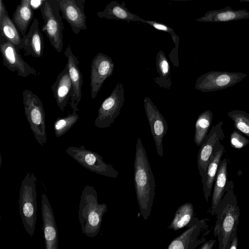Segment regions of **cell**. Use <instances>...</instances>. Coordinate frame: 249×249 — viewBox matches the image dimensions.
Instances as JSON below:
<instances>
[{
    "instance_id": "3957f363",
    "label": "cell",
    "mask_w": 249,
    "mask_h": 249,
    "mask_svg": "<svg viewBox=\"0 0 249 249\" xmlns=\"http://www.w3.org/2000/svg\"><path fill=\"white\" fill-rule=\"evenodd\" d=\"M107 210L105 203H98L96 190L87 184L80 196L78 211L82 233L89 237H95L100 231L103 215Z\"/></svg>"
},
{
    "instance_id": "d4e9b609",
    "label": "cell",
    "mask_w": 249,
    "mask_h": 249,
    "mask_svg": "<svg viewBox=\"0 0 249 249\" xmlns=\"http://www.w3.org/2000/svg\"><path fill=\"white\" fill-rule=\"evenodd\" d=\"M198 218L194 216V209L190 202L183 204L177 210L174 217L167 229L177 231L184 227L192 226Z\"/></svg>"
},
{
    "instance_id": "4316f807",
    "label": "cell",
    "mask_w": 249,
    "mask_h": 249,
    "mask_svg": "<svg viewBox=\"0 0 249 249\" xmlns=\"http://www.w3.org/2000/svg\"><path fill=\"white\" fill-rule=\"evenodd\" d=\"M156 66L158 76L153 79L154 82L161 88L170 89L172 85L170 65L162 51L157 53Z\"/></svg>"
},
{
    "instance_id": "9c48e42d",
    "label": "cell",
    "mask_w": 249,
    "mask_h": 249,
    "mask_svg": "<svg viewBox=\"0 0 249 249\" xmlns=\"http://www.w3.org/2000/svg\"><path fill=\"white\" fill-rule=\"evenodd\" d=\"M0 50L2 57V64L10 71L12 72L17 71L18 75L22 77L39 74L38 71L24 60L19 50L1 36Z\"/></svg>"
},
{
    "instance_id": "603a6c76",
    "label": "cell",
    "mask_w": 249,
    "mask_h": 249,
    "mask_svg": "<svg viewBox=\"0 0 249 249\" xmlns=\"http://www.w3.org/2000/svg\"><path fill=\"white\" fill-rule=\"evenodd\" d=\"M224 152V147L220 142L208 164L205 176L201 179L204 196L207 202H208L211 196L216 175Z\"/></svg>"
},
{
    "instance_id": "30bf717a",
    "label": "cell",
    "mask_w": 249,
    "mask_h": 249,
    "mask_svg": "<svg viewBox=\"0 0 249 249\" xmlns=\"http://www.w3.org/2000/svg\"><path fill=\"white\" fill-rule=\"evenodd\" d=\"M223 122L213 125L204 139L199 150L197 158V165L199 173L203 178L208 164L213 158L218 145L224 138L222 129Z\"/></svg>"
},
{
    "instance_id": "8fae6325",
    "label": "cell",
    "mask_w": 249,
    "mask_h": 249,
    "mask_svg": "<svg viewBox=\"0 0 249 249\" xmlns=\"http://www.w3.org/2000/svg\"><path fill=\"white\" fill-rule=\"evenodd\" d=\"M143 103L157 152L159 156L162 157L163 154L162 141L168 129L167 123L149 97L144 98Z\"/></svg>"
},
{
    "instance_id": "83f0119b",
    "label": "cell",
    "mask_w": 249,
    "mask_h": 249,
    "mask_svg": "<svg viewBox=\"0 0 249 249\" xmlns=\"http://www.w3.org/2000/svg\"><path fill=\"white\" fill-rule=\"evenodd\" d=\"M213 114L211 110H207L199 114L195 124L194 141L196 145L200 146L208 133Z\"/></svg>"
},
{
    "instance_id": "4dcf8cb0",
    "label": "cell",
    "mask_w": 249,
    "mask_h": 249,
    "mask_svg": "<svg viewBox=\"0 0 249 249\" xmlns=\"http://www.w3.org/2000/svg\"><path fill=\"white\" fill-rule=\"evenodd\" d=\"M142 22L144 24H148L158 30L169 33L172 36L175 44H178L179 38V36L177 35L174 30L172 28L166 24L155 20H145L144 19H142Z\"/></svg>"
},
{
    "instance_id": "2e32d148",
    "label": "cell",
    "mask_w": 249,
    "mask_h": 249,
    "mask_svg": "<svg viewBox=\"0 0 249 249\" xmlns=\"http://www.w3.org/2000/svg\"><path fill=\"white\" fill-rule=\"evenodd\" d=\"M64 54L67 58V64L72 85L70 104L72 112H76L78 110V106L82 97L83 76L78 67L79 61L78 58L72 53L69 45L64 52Z\"/></svg>"
},
{
    "instance_id": "484cf974",
    "label": "cell",
    "mask_w": 249,
    "mask_h": 249,
    "mask_svg": "<svg viewBox=\"0 0 249 249\" xmlns=\"http://www.w3.org/2000/svg\"><path fill=\"white\" fill-rule=\"evenodd\" d=\"M33 18V10L31 0H21L13 14V21L22 37L26 35Z\"/></svg>"
},
{
    "instance_id": "8992f818",
    "label": "cell",
    "mask_w": 249,
    "mask_h": 249,
    "mask_svg": "<svg viewBox=\"0 0 249 249\" xmlns=\"http://www.w3.org/2000/svg\"><path fill=\"white\" fill-rule=\"evenodd\" d=\"M66 153L80 165L90 171L109 178H117L119 172L111 164L106 163L97 153L80 147L70 146Z\"/></svg>"
},
{
    "instance_id": "7a4b0ae2",
    "label": "cell",
    "mask_w": 249,
    "mask_h": 249,
    "mask_svg": "<svg viewBox=\"0 0 249 249\" xmlns=\"http://www.w3.org/2000/svg\"><path fill=\"white\" fill-rule=\"evenodd\" d=\"M232 181L229 182L225 192L216 211V220L213 235L217 237L218 249H229L230 243L237 234L240 209Z\"/></svg>"
},
{
    "instance_id": "836d02e7",
    "label": "cell",
    "mask_w": 249,
    "mask_h": 249,
    "mask_svg": "<svg viewBox=\"0 0 249 249\" xmlns=\"http://www.w3.org/2000/svg\"><path fill=\"white\" fill-rule=\"evenodd\" d=\"M238 247V237L237 234L232 238L229 247V249H236Z\"/></svg>"
},
{
    "instance_id": "277c9868",
    "label": "cell",
    "mask_w": 249,
    "mask_h": 249,
    "mask_svg": "<svg viewBox=\"0 0 249 249\" xmlns=\"http://www.w3.org/2000/svg\"><path fill=\"white\" fill-rule=\"evenodd\" d=\"M36 179L34 173H27L21 183L18 199L23 226L31 237L35 233L36 222Z\"/></svg>"
},
{
    "instance_id": "d6a6232c",
    "label": "cell",
    "mask_w": 249,
    "mask_h": 249,
    "mask_svg": "<svg viewBox=\"0 0 249 249\" xmlns=\"http://www.w3.org/2000/svg\"><path fill=\"white\" fill-rule=\"evenodd\" d=\"M216 243V240L211 239L204 242L199 248V249H212Z\"/></svg>"
},
{
    "instance_id": "1f68e13d",
    "label": "cell",
    "mask_w": 249,
    "mask_h": 249,
    "mask_svg": "<svg viewBox=\"0 0 249 249\" xmlns=\"http://www.w3.org/2000/svg\"><path fill=\"white\" fill-rule=\"evenodd\" d=\"M231 146L235 149H241L249 143V140L236 130L233 131L230 137Z\"/></svg>"
},
{
    "instance_id": "e575fe53",
    "label": "cell",
    "mask_w": 249,
    "mask_h": 249,
    "mask_svg": "<svg viewBox=\"0 0 249 249\" xmlns=\"http://www.w3.org/2000/svg\"><path fill=\"white\" fill-rule=\"evenodd\" d=\"M240 2H249V0H239Z\"/></svg>"
},
{
    "instance_id": "e0dca14e",
    "label": "cell",
    "mask_w": 249,
    "mask_h": 249,
    "mask_svg": "<svg viewBox=\"0 0 249 249\" xmlns=\"http://www.w3.org/2000/svg\"><path fill=\"white\" fill-rule=\"evenodd\" d=\"M51 89L58 107L61 111H64L70 100L72 89L67 64L58 74Z\"/></svg>"
},
{
    "instance_id": "d590c367",
    "label": "cell",
    "mask_w": 249,
    "mask_h": 249,
    "mask_svg": "<svg viewBox=\"0 0 249 249\" xmlns=\"http://www.w3.org/2000/svg\"><path fill=\"white\" fill-rule=\"evenodd\" d=\"M175 1H188V0H171Z\"/></svg>"
},
{
    "instance_id": "cb8c5ba5",
    "label": "cell",
    "mask_w": 249,
    "mask_h": 249,
    "mask_svg": "<svg viewBox=\"0 0 249 249\" xmlns=\"http://www.w3.org/2000/svg\"><path fill=\"white\" fill-rule=\"evenodd\" d=\"M100 18L108 19L121 20L129 21L142 22V18L129 11L124 5L116 0L111 1L107 5L103 11L97 13Z\"/></svg>"
},
{
    "instance_id": "f546056e",
    "label": "cell",
    "mask_w": 249,
    "mask_h": 249,
    "mask_svg": "<svg viewBox=\"0 0 249 249\" xmlns=\"http://www.w3.org/2000/svg\"><path fill=\"white\" fill-rule=\"evenodd\" d=\"M227 115L233 121L235 128L249 137V114L243 110H233Z\"/></svg>"
},
{
    "instance_id": "7c38bea8",
    "label": "cell",
    "mask_w": 249,
    "mask_h": 249,
    "mask_svg": "<svg viewBox=\"0 0 249 249\" xmlns=\"http://www.w3.org/2000/svg\"><path fill=\"white\" fill-rule=\"evenodd\" d=\"M205 219L199 220L180 235L174 238L168 249H195L205 242V236L209 232Z\"/></svg>"
},
{
    "instance_id": "7402d4cb",
    "label": "cell",
    "mask_w": 249,
    "mask_h": 249,
    "mask_svg": "<svg viewBox=\"0 0 249 249\" xmlns=\"http://www.w3.org/2000/svg\"><path fill=\"white\" fill-rule=\"evenodd\" d=\"M0 32L1 36L12 43L19 50H22V37L15 23L10 19L3 0H0Z\"/></svg>"
},
{
    "instance_id": "5b68a950",
    "label": "cell",
    "mask_w": 249,
    "mask_h": 249,
    "mask_svg": "<svg viewBox=\"0 0 249 249\" xmlns=\"http://www.w3.org/2000/svg\"><path fill=\"white\" fill-rule=\"evenodd\" d=\"M24 113L37 142L43 146L47 142L45 113L40 98L32 91L22 92Z\"/></svg>"
},
{
    "instance_id": "ffe728a7",
    "label": "cell",
    "mask_w": 249,
    "mask_h": 249,
    "mask_svg": "<svg viewBox=\"0 0 249 249\" xmlns=\"http://www.w3.org/2000/svg\"><path fill=\"white\" fill-rule=\"evenodd\" d=\"M227 164V160L225 158L221 160L218 166L214 181L212 205L208 211L212 215H216L218 206L229 187Z\"/></svg>"
},
{
    "instance_id": "6da1fadb",
    "label": "cell",
    "mask_w": 249,
    "mask_h": 249,
    "mask_svg": "<svg viewBox=\"0 0 249 249\" xmlns=\"http://www.w3.org/2000/svg\"><path fill=\"white\" fill-rule=\"evenodd\" d=\"M134 185L140 213L144 220L149 217L155 195V181L146 152L140 138L136 145Z\"/></svg>"
},
{
    "instance_id": "5bb4252c",
    "label": "cell",
    "mask_w": 249,
    "mask_h": 249,
    "mask_svg": "<svg viewBox=\"0 0 249 249\" xmlns=\"http://www.w3.org/2000/svg\"><path fill=\"white\" fill-rule=\"evenodd\" d=\"M44 24L42 30L47 35L52 46L58 53L63 47L62 28L47 1H45L40 8Z\"/></svg>"
},
{
    "instance_id": "ba28073f",
    "label": "cell",
    "mask_w": 249,
    "mask_h": 249,
    "mask_svg": "<svg viewBox=\"0 0 249 249\" xmlns=\"http://www.w3.org/2000/svg\"><path fill=\"white\" fill-rule=\"evenodd\" d=\"M124 102L123 85L118 83L112 92L101 104L94 122L98 128L109 127L120 114Z\"/></svg>"
},
{
    "instance_id": "f1b7e54d",
    "label": "cell",
    "mask_w": 249,
    "mask_h": 249,
    "mask_svg": "<svg viewBox=\"0 0 249 249\" xmlns=\"http://www.w3.org/2000/svg\"><path fill=\"white\" fill-rule=\"evenodd\" d=\"M79 115L76 112H72L67 116L57 118L53 124L55 135L58 138L67 132L77 122Z\"/></svg>"
},
{
    "instance_id": "ac0fdd59",
    "label": "cell",
    "mask_w": 249,
    "mask_h": 249,
    "mask_svg": "<svg viewBox=\"0 0 249 249\" xmlns=\"http://www.w3.org/2000/svg\"><path fill=\"white\" fill-rule=\"evenodd\" d=\"M22 50L25 55L41 58L44 52V38L39 28V22L35 18L26 35L22 37Z\"/></svg>"
},
{
    "instance_id": "52a82bcc",
    "label": "cell",
    "mask_w": 249,
    "mask_h": 249,
    "mask_svg": "<svg viewBox=\"0 0 249 249\" xmlns=\"http://www.w3.org/2000/svg\"><path fill=\"white\" fill-rule=\"evenodd\" d=\"M241 72L210 71L199 76L195 89L201 92H212L230 88L247 76Z\"/></svg>"
},
{
    "instance_id": "4fadbf2b",
    "label": "cell",
    "mask_w": 249,
    "mask_h": 249,
    "mask_svg": "<svg viewBox=\"0 0 249 249\" xmlns=\"http://www.w3.org/2000/svg\"><path fill=\"white\" fill-rule=\"evenodd\" d=\"M114 68L112 59L108 55L99 53L94 56L91 61L90 76L92 99L96 98L105 81L112 75Z\"/></svg>"
},
{
    "instance_id": "d6986e66",
    "label": "cell",
    "mask_w": 249,
    "mask_h": 249,
    "mask_svg": "<svg viewBox=\"0 0 249 249\" xmlns=\"http://www.w3.org/2000/svg\"><path fill=\"white\" fill-rule=\"evenodd\" d=\"M64 18L77 34L81 30L87 29V17L73 0H59Z\"/></svg>"
},
{
    "instance_id": "9a60e30c",
    "label": "cell",
    "mask_w": 249,
    "mask_h": 249,
    "mask_svg": "<svg viewBox=\"0 0 249 249\" xmlns=\"http://www.w3.org/2000/svg\"><path fill=\"white\" fill-rule=\"evenodd\" d=\"M41 215L46 249H58V233L53 210L47 195H41Z\"/></svg>"
},
{
    "instance_id": "44dd1931",
    "label": "cell",
    "mask_w": 249,
    "mask_h": 249,
    "mask_svg": "<svg viewBox=\"0 0 249 249\" xmlns=\"http://www.w3.org/2000/svg\"><path fill=\"white\" fill-rule=\"evenodd\" d=\"M249 18V12L245 9L234 10L227 6L219 10L207 12L196 21L204 22H223Z\"/></svg>"
}]
</instances>
